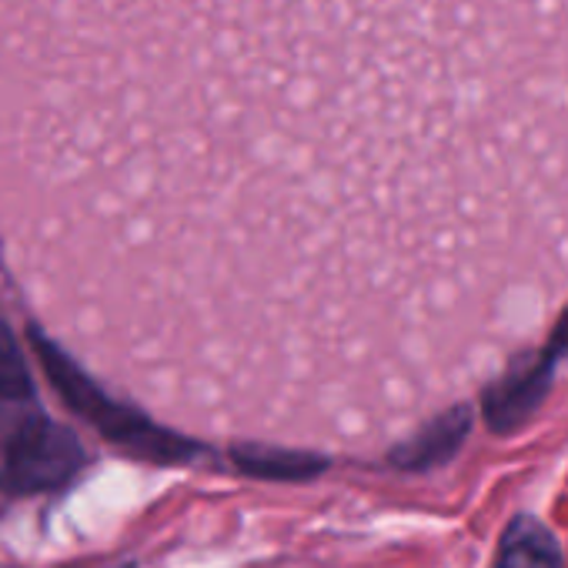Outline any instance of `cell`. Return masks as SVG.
Returning a JSON list of instances; mask_svg holds the SVG:
<instances>
[{
    "label": "cell",
    "instance_id": "obj_8",
    "mask_svg": "<svg viewBox=\"0 0 568 568\" xmlns=\"http://www.w3.org/2000/svg\"><path fill=\"white\" fill-rule=\"evenodd\" d=\"M555 362L561 358V355H568V312H565V318L558 322V328H555V335H551V342H548V348H545Z\"/></svg>",
    "mask_w": 568,
    "mask_h": 568
},
{
    "label": "cell",
    "instance_id": "obj_7",
    "mask_svg": "<svg viewBox=\"0 0 568 568\" xmlns=\"http://www.w3.org/2000/svg\"><path fill=\"white\" fill-rule=\"evenodd\" d=\"M31 395H34V382H31V372L18 352V338L8 328V322L0 318V398L24 402Z\"/></svg>",
    "mask_w": 568,
    "mask_h": 568
},
{
    "label": "cell",
    "instance_id": "obj_1",
    "mask_svg": "<svg viewBox=\"0 0 568 568\" xmlns=\"http://www.w3.org/2000/svg\"><path fill=\"white\" fill-rule=\"evenodd\" d=\"M31 342L51 375V385L64 395V402L81 415L88 418L91 425L101 428V435H108L111 442H118L121 448L134 452V455H144V458H154V462H184L187 455H194L197 448L181 438V435H171L164 428H158L154 422H148L141 412L134 408H124L118 402H111L94 382H88V375L71 362L64 358L38 328L31 332Z\"/></svg>",
    "mask_w": 568,
    "mask_h": 568
},
{
    "label": "cell",
    "instance_id": "obj_4",
    "mask_svg": "<svg viewBox=\"0 0 568 568\" xmlns=\"http://www.w3.org/2000/svg\"><path fill=\"white\" fill-rule=\"evenodd\" d=\"M495 568H561V551L541 521L521 515L508 525Z\"/></svg>",
    "mask_w": 568,
    "mask_h": 568
},
{
    "label": "cell",
    "instance_id": "obj_3",
    "mask_svg": "<svg viewBox=\"0 0 568 568\" xmlns=\"http://www.w3.org/2000/svg\"><path fill=\"white\" fill-rule=\"evenodd\" d=\"M551 365H555V358L548 352H541V355H535L528 362H518L498 385H491V392L485 395L488 425L498 428V432H508V428L521 425L538 408V402L545 398Z\"/></svg>",
    "mask_w": 568,
    "mask_h": 568
},
{
    "label": "cell",
    "instance_id": "obj_9",
    "mask_svg": "<svg viewBox=\"0 0 568 568\" xmlns=\"http://www.w3.org/2000/svg\"><path fill=\"white\" fill-rule=\"evenodd\" d=\"M4 501H8V481L0 478V511H4Z\"/></svg>",
    "mask_w": 568,
    "mask_h": 568
},
{
    "label": "cell",
    "instance_id": "obj_6",
    "mask_svg": "<svg viewBox=\"0 0 568 568\" xmlns=\"http://www.w3.org/2000/svg\"><path fill=\"white\" fill-rule=\"evenodd\" d=\"M234 458L244 471L257 478H312L325 468V458L277 448H237Z\"/></svg>",
    "mask_w": 568,
    "mask_h": 568
},
{
    "label": "cell",
    "instance_id": "obj_5",
    "mask_svg": "<svg viewBox=\"0 0 568 568\" xmlns=\"http://www.w3.org/2000/svg\"><path fill=\"white\" fill-rule=\"evenodd\" d=\"M468 432V412H448L445 418H438L432 428H425L418 438H412L405 448L395 452V465L405 468H428L445 462L448 455H455V448L465 442Z\"/></svg>",
    "mask_w": 568,
    "mask_h": 568
},
{
    "label": "cell",
    "instance_id": "obj_2",
    "mask_svg": "<svg viewBox=\"0 0 568 568\" xmlns=\"http://www.w3.org/2000/svg\"><path fill=\"white\" fill-rule=\"evenodd\" d=\"M0 458H4L8 488L31 495L68 485L84 465V448L64 425L28 412L18 415L0 438Z\"/></svg>",
    "mask_w": 568,
    "mask_h": 568
}]
</instances>
